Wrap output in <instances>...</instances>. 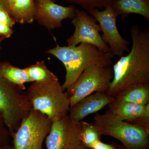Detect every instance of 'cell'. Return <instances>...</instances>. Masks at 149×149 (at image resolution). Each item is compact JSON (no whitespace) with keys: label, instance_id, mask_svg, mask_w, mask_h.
<instances>
[{"label":"cell","instance_id":"23","mask_svg":"<svg viewBox=\"0 0 149 149\" xmlns=\"http://www.w3.org/2000/svg\"><path fill=\"white\" fill-rule=\"evenodd\" d=\"M0 22L7 24L11 27L16 23L8 11L3 9H0Z\"/></svg>","mask_w":149,"mask_h":149},{"label":"cell","instance_id":"22","mask_svg":"<svg viewBox=\"0 0 149 149\" xmlns=\"http://www.w3.org/2000/svg\"><path fill=\"white\" fill-rule=\"evenodd\" d=\"M10 136L9 131L5 124L2 116L0 114V149L9 145Z\"/></svg>","mask_w":149,"mask_h":149},{"label":"cell","instance_id":"3","mask_svg":"<svg viewBox=\"0 0 149 149\" xmlns=\"http://www.w3.org/2000/svg\"><path fill=\"white\" fill-rule=\"evenodd\" d=\"M27 95L32 109L45 115L52 122L68 114L69 96L58 79L45 82H32Z\"/></svg>","mask_w":149,"mask_h":149},{"label":"cell","instance_id":"19","mask_svg":"<svg viewBox=\"0 0 149 149\" xmlns=\"http://www.w3.org/2000/svg\"><path fill=\"white\" fill-rule=\"evenodd\" d=\"M102 136L94 123L81 121L80 143L86 149H93L95 144L101 140Z\"/></svg>","mask_w":149,"mask_h":149},{"label":"cell","instance_id":"24","mask_svg":"<svg viewBox=\"0 0 149 149\" xmlns=\"http://www.w3.org/2000/svg\"><path fill=\"white\" fill-rule=\"evenodd\" d=\"M93 149H125L123 146H119L114 143H105L101 140L97 141L93 146Z\"/></svg>","mask_w":149,"mask_h":149},{"label":"cell","instance_id":"11","mask_svg":"<svg viewBox=\"0 0 149 149\" xmlns=\"http://www.w3.org/2000/svg\"><path fill=\"white\" fill-rule=\"evenodd\" d=\"M75 10L73 5L63 6L52 0H40L36 2L35 19L44 27L53 30L61 27L64 19L72 18Z\"/></svg>","mask_w":149,"mask_h":149},{"label":"cell","instance_id":"1","mask_svg":"<svg viewBox=\"0 0 149 149\" xmlns=\"http://www.w3.org/2000/svg\"><path fill=\"white\" fill-rule=\"evenodd\" d=\"M131 51L113 65V77L107 94L114 97L126 88L149 84V31L131 27Z\"/></svg>","mask_w":149,"mask_h":149},{"label":"cell","instance_id":"15","mask_svg":"<svg viewBox=\"0 0 149 149\" xmlns=\"http://www.w3.org/2000/svg\"><path fill=\"white\" fill-rule=\"evenodd\" d=\"M146 105L116 101L113 100L108 106L109 110L115 118L130 123L143 113L146 109Z\"/></svg>","mask_w":149,"mask_h":149},{"label":"cell","instance_id":"4","mask_svg":"<svg viewBox=\"0 0 149 149\" xmlns=\"http://www.w3.org/2000/svg\"><path fill=\"white\" fill-rule=\"evenodd\" d=\"M94 123L101 136H111L122 143L125 149H149V132L145 129L115 118L109 110L97 113Z\"/></svg>","mask_w":149,"mask_h":149},{"label":"cell","instance_id":"27","mask_svg":"<svg viewBox=\"0 0 149 149\" xmlns=\"http://www.w3.org/2000/svg\"><path fill=\"white\" fill-rule=\"evenodd\" d=\"M1 149H13V148L12 146H10L9 145H8L3 147V148Z\"/></svg>","mask_w":149,"mask_h":149},{"label":"cell","instance_id":"25","mask_svg":"<svg viewBox=\"0 0 149 149\" xmlns=\"http://www.w3.org/2000/svg\"><path fill=\"white\" fill-rule=\"evenodd\" d=\"M12 27L5 23L0 22V37L8 38L13 34Z\"/></svg>","mask_w":149,"mask_h":149},{"label":"cell","instance_id":"6","mask_svg":"<svg viewBox=\"0 0 149 149\" xmlns=\"http://www.w3.org/2000/svg\"><path fill=\"white\" fill-rule=\"evenodd\" d=\"M52 124L46 115L32 109L10 136L13 149H42Z\"/></svg>","mask_w":149,"mask_h":149},{"label":"cell","instance_id":"12","mask_svg":"<svg viewBox=\"0 0 149 149\" xmlns=\"http://www.w3.org/2000/svg\"><path fill=\"white\" fill-rule=\"evenodd\" d=\"M113 97L107 93L97 92L85 97L70 107L68 115L80 122L89 115L97 112L113 101Z\"/></svg>","mask_w":149,"mask_h":149},{"label":"cell","instance_id":"30","mask_svg":"<svg viewBox=\"0 0 149 149\" xmlns=\"http://www.w3.org/2000/svg\"><path fill=\"white\" fill-rule=\"evenodd\" d=\"M35 2H37L38 1H40V0H35ZM52 1H54V0H52Z\"/></svg>","mask_w":149,"mask_h":149},{"label":"cell","instance_id":"2","mask_svg":"<svg viewBox=\"0 0 149 149\" xmlns=\"http://www.w3.org/2000/svg\"><path fill=\"white\" fill-rule=\"evenodd\" d=\"M58 59L66 70L65 80L62 85L64 91L68 92L83 71L93 65L111 66L113 56L110 53H103L95 46L81 43L76 46H60L47 52Z\"/></svg>","mask_w":149,"mask_h":149},{"label":"cell","instance_id":"9","mask_svg":"<svg viewBox=\"0 0 149 149\" xmlns=\"http://www.w3.org/2000/svg\"><path fill=\"white\" fill-rule=\"evenodd\" d=\"M88 12L98 22L103 40L109 47L112 55L120 57L125 52H130L129 42L121 36L118 29L116 20L118 16L111 4L104 10L94 9Z\"/></svg>","mask_w":149,"mask_h":149},{"label":"cell","instance_id":"20","mask_svg":"<svg viewBox=\"0 0 149 149\" xmlns=\"http://www.w3.org/2000/svg\"><path fill=\"white\" fill-rule=\"evenodd\" d=\"M68 2L80 6L81 7L88 11L94 9L104 8L111 4L113 0H65Z\"/></svg>","mask_w":149,"mask_h":149},{"label":"cell","instance_id":"14","mask_svg":"<svg viewBox=\"0 0 149 149\" xmlns=\"http://www.w3.org/2000/svg\"><path fill=\"white\" fill-rule=\"evenodd\" d=\"M111 6L122 18L130 14H136L149 20V0H113Z\"/></svg>","mask_w":149,"mask_h":149},{"label":"cell","instance_id":"21","mask_svg":"<svg viewBox=\"0 0 149 149\" xmlns=\"http://www.w3.org/2000/svg\"><path fill=\"white\" fill-rule=\"evenodd\" d=\"M129 123L142 127L149 132V103L146 105V109L143 113Z\"/></svg>","mask_w":149,"mask_h":149},{"label":"cell","instance_id":"7","mask_svg":"<svg viewBox=\"0 0 149 149\" xmlns=\"http://www.w3.org/2000/svg\"><path fill=\"white\" fill-rule=\"evenodd\" d=\"M113 77L111 66L93 65L83 71L72 87L67 92L70 107L87 96L97 92L108 91Z\"/></svg>","mask_w":149,"mask_h":149},{"label":"cell","instance_id":"17","mask_svg":"<svg viewBox=\"0 0 149 149\" xmlns=\"http://www.w3.org/2000/svg\"><path fill=\"white\" fill-rule=\"evenodd\" d=\"M0 76L24 91L27 83H32L25 68H20L4 62L0 63Z\"/></svg>","mask_w":149,"mask_h":149},{"label":"cell","instance_id":"31","mask_svg":"<svg viewBox=\"0 0 149 149\" xmlns=\"http://www.w3.org/2000/svg\"></svg>","mask_w":149,"mask_h":149},{"label":"cell","instance_id":"10","mask_svg":"<svg viewBox=\"0 0 149 149\" xmlns=\"http://www.w3.org/2000/svg\"><path fill=\"white\" fill-rule=\"evenodd\" d=\"M81 121L68 114L52 122L45 139L46 149H76L80 143Z\"/></svg>","mask_w":149,"mask_h":149},{"label":"cell","instance_id":"8","mask_svg":"<svg viewBox=\"0 0 149 149\" xmlns=\"http://www.w3.org/2000/svg\"><path fill=\"white\" fill-rule=\"evenodd\" d=\"M72 19L74 32L67 40L68 46L86 43L95 46L102 52L110 53L109 47L100 34L101 29L100 25L94 17L84 10L75 9Z\"/></svg>","mask_w":149,"mask_h":149},{"label":"cell","instance_id":"26","mask_svg":"<svg viewBox=\"0 0 149 149\" xmlns=\"http://www.w3.org/2000/svg\"><path fill=\"white\" fill-rule=\"evenodd\" d=\"M0 9H3L7 10L5 0H0Z\"/></svg>","mask_w":149,"mask_h":149},{"label":"cell","instance_id":"16","mask_svg":"<svg viewBox=\"0 0 149 149\" xmlns=\"http://www.w3.org/2000/svg\"><path fill=\"white\" fill-rule=\"evenodd\" d=\"M114 101L146 105L149 103V84L130 86L113 97Z\"/></svg>","mask_w":149,"mask_h":149},{"label":"cell","instance_id":"18","mask_svg":"<svg viewBox=\"0 0 149 149\" xmlns=\"http://www.w3.org/2000/svg\"><path fill=\"white\" fill-rule=\"evenodd\" d=\"M32 82H45L56 80L58 77L51 71L44 61H37L35 64L25 68Z\"/></svg>","mask_w":149,"mask_h":149},{"label":"cell","instance_id":"29","mask_svg":"<svg viewBox=\"0 0 149 149\" xmlns=\"http://www.w3.org/2000/svg\"><path fill=\"white\" fill-rule=\"evenodd\" d=\"M5 38L4 37H0V49L1 48V44L2 42H3V40H4Z\"/></svg>","mask_w":149,"mask_h":149},{"label":"cell","instance_id":"28","mask_svg":"<svg viewBox=\"0 0 149 149\" xmlns=\"http://www.w3.org/2000/svg\"><path fill=\"white\" fill-rule=\"evenodd\" d=\"M76 149H87L86 148H85L84 146H83V144L81 143H80V144L78 145V146L77 147V148H76Z\"/></svg>","mask_w":149,"mask_h":149},{"label":"cell","instance_id":"13","mask_svg":"<svg viewBox=\"0 0 149 149\" xmlns=\"http://www.w3.org/2000/svg\"><path fill=\"white\" fill-rule=\"evenodd\" d=\"M8 12L15 22L21 24L32 23L35 19V0H5Z\"/></svg>","mask_w":149,"mask_h":149},{"label":"cell","instance_id":"5","mask_svg":"<svg viewBox=\"0 0 149 149\" xmlns=\"http://www.w3.org/2000/svg\"><path fill=\"white\" fill-rule=\"evenodd\" d=\"M24 91L0 76V114L10 136L32 109Z\"/></svg>","mask_w":149,"mask_h":149}]
</instances>
